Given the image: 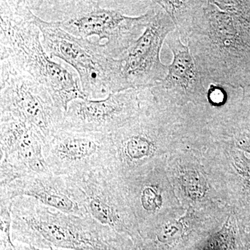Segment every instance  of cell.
Instances as JSON below:
<instances>
[{
    "instance_id": "6da1fadb",
    "label": "cell",
    "mask_w": 250,
    "mask_h": 250,
    "mask_svg": "<svg viewBox=\"0 0 250 250\" xmlns=\"http://www.w3.org/2000/svg\"><path fill=\"white\" fill-rule=\"evenodd\" d=\"M208 85H250V1H205L188 41Z\"/></svg>"
},
{
    "instance_id": "7a4b0ae2",
    "label": "cell",
    "mask_w": 250,
    "mask_h": 250,
    "mask_svg": "<svg viewBox=\"0 0 250 250\" xmlns=\"http://www.w3.org/2000/svg\"><path fill=\"white\" fill-rule=\"evenodd\" d=\"M32 12L82 39L97 36L117 59L141 37L156 12L155 1H27Z\"/></svg>"
},
{
    "instance_id": "3957f363",
    "label": "cell",
    "mask_w": 250,
    "mask_h": 250,
    "mask_svg": "<svg viewBox=\"0 0 250 250\" xmlns=\"http://www.w3.org/2000/svg\"><path fill=\"white\" fill-rule=\"evenodd\" d=\"M34 16L27 1H0V62L32 77L65 112L71 102L87 98L77 72L46 52Z\"/></svg>"
},
{
    "instance_id": "277c9868",
    "label": "cell",
    "mask_w": 250,
    "mask_h": 250,
    "mask_svg": "<svg viewBox=\"0 0 250 250\" xmlns=\"http://www.w3.org/2000/svg\"><path fill=\"white\" fill-rule=\"evenodd\" d=\"M14 243L41 250H129L124 235L104 228L89 217L70 214L29 197L12 200Z\"/></svg>"
},
{
    "instance_id": "5b68a950",
    "label": "cell",
    "mask_w": 250,
    "mask_h": 250,
    "mask_svg": "<svg viewBox=\"0 0 250 250\" xmlns=\"http://www.w3.org/2000/svg\"><path fill=\"white\" fill-rule=\"evenodd\" d=\"M34 22L40 29L42 44L49 57L62 59L76 70L87 99L98 100L123 91L119 62L108 55L104 45L75 37L56 23L46 22L35 14Z\"/></svg>"
},
{
    "instance_id": "8992f818",
    "label": "cell",
    "mask_w": 250,
    "mask_h": 250,
    "mask_svg": "<svg viewBox=\"0 0 250 250\" xmlns=\"http://www.w3.org/2000/svg\"><path fill=\"white\" fill-rule=\"evenodd\" d=\"M188 105L178 106L164 99L153 98L149 88L142 90L139 113L111 134L116 168L122 176L162 150L167 130L185 114Z\"/></svg>"
},
{
    "instance_id": "52a82bcc",
    "label": "cell",
    "mask_w": 250,
    "mask_h": 250,
    "mask_svg": "<svg viewBox=\"0 0 250 250\" xmlns=\"http://www.w3.org/2000/svg\"><path fill=\"white\" fill-rule=\"evenodd\" d=\"M0 113L32 125L45 146L62 129L65 116V111L56 104L43 85L4 62H0Z\"/></svg>"
},
{
    "instance_id": "ba28073f",
    "label": "cell",
    "mask_w": 250,
    "mask_h": 250,
    "mask_svg": "<svg viewBox=\"0 0 250 250\" xmlns=\"http://www.w3.org/2000/svg\"><path fill=\"white\" fill-rule=\"evenodd\" d=\"M49 170L62 177L82 175L116 165L111 134L61 129L44 147Z\"/></svg>"
},
{
    "instance_id": "9c48e42d",
    "label": "cell",
    "mask_w": 250,
    "mask_h": 250,
    "mask_svg": "<svg viewBox=\"0 0 250 250\" xmlns=\"http://www.w3.org/2000/svg\"><path fill=\"white\" fill-rule=\"evenodd\" d=\"M66 177L87 217L119 234L131 231L125 201L124 179L116 165Z\"/></svg>"
},
{
    "instance_id": "30bf717a",
    "label": "cell",
    "mask_w": 250,
    "mask_h": 250,
    "mask_svg": "<svg viewBox=\"0 0 250 250\" xmlns=\"http://www.w3.org/2000/svg\"><path fill=\"white\" fill-rule=\"evenodd\" d=\"M175 29L168 15L157 4L155 14L142 35L117 58L123 91L147 89L165 78L168 66L161 62V49Z\"/></svg>"
},
{
    "instance_id": "8fae6325",
    "label": "cell",
    "mask_w": 250,
    "mask_h": 250,
    "mask_svg": "<svg viewBox=\"0 0 250 250\" xmlns=\"http://www.w3.org/2000/svg\"><path fill=\"white\" fill-rule=\"evenodd\" d=\"M45 146L32 125L0 113V188L18 179L52 172L44 156Z\"/></svg>"
},
{
    "instance_id": "7c38bea8",
    "label": "cell",
    "mask_w": 250,
    "mask_h": 250,
    "mask_svg": "<svg viewBox=\"0 0 250 250\" xmlns=\"http://www.w3.org/2000/svg\"><path fill=\"white\" fill-rule=\"evenodd\" d=\"M142 90L111 93L101 100L77 99L69 104L62 129L112 134L139 113Z\"/></svg>"
},
{
    "instance_id": "4fadbf2b",
    "label": "cell",
    "mask_w": 250,
    "mask_h": 250,
    "mask_svg": "<svg viewBox=\"0 0 250 250\" xmlns=\"http://www.w3.org/2000/svg\"><path fill=\"white\" fill-rule=\"evenodd\" d=\"M166 42L173 54V62L165 78L149 88L152 96L178 106H205L209 85L199 71L188 46L182 42L176 29L167 36Z\"/></svg>"
},
{
    "instance_id": "5bb4252c",
    "label": "cell",
    "mask_w": 250,
    "mask_h": 250,
    "mask_svg": "<svg viewBox=\"0 0 250 250\" xmlns=\"http://www.w3.org/2000/svg\"><path fill=\"white\" fill-rule=\"evenodd\" d=\"M0 201L12 202L18 197H29L65 213L87 217L66 177L52 172L18 179L0 188Z\"/></svg>"
},
{
    "instance_id": "9a60e30c",
    "label": "cell",
    "mask_w": 250,
    "mask_h": 250,
    "mask_svg": "<svg viewBox=\"0 0 250 250\" xmlns=\"http://www.w3.org/2000/svg\"><path fill=\"white\" fill-rule=\"evenodd\" d=\"M172 20L181 39L188 43L194 24L205 1H155Z\"/></svg>"
},
{
    "instance_id": "2e32d148",
    "label": "cell",
    "mask_w": 250,
    "mask_h": 250,
    "mask_svg": "<svg viewBox=\"0 0 250 250\" xmlns=\"http://www.w3.org/2000/svg\"><path fill=\"white\" fill-rule=\"evenodd\" d=\"M137 187H140V189L134 198L139 210L146 214H153L160 209L162 197L156 186L147 183L140 184Z\"/></svg>"
},
{
    "instance_id": "e0dca14e",
    "label": "cell",
    "mask_w": 250,
    "mask_h": 250,
    "mask_svg": "<svg viewBox=\"0 0 250 250\" xmlns=\"http://www.w3.org/2000/svg\"><path fill=\"white\" fill-rule=\"evenodd\" d=\"M12 202L0 201V250H16L11 238Z\"/></svg>"
},
{
    "instance_id": "ac0fdd59",
    "label": "cell",
    "mask_w": 250,
    "mask_h": 250,
    "mask_svg": "<svg viewBox=\"0 0 250 250\" xmlns=\"http://www.w3.org/2000/svg\"><path fill=\"white\" fill-rule=\"evenodd\" d=\"M14 245L16 246V250H70L62 249L41 250L32 248V247L25 246V245L21 244V243H14Z\"/></svg>"
}]
</instances>
